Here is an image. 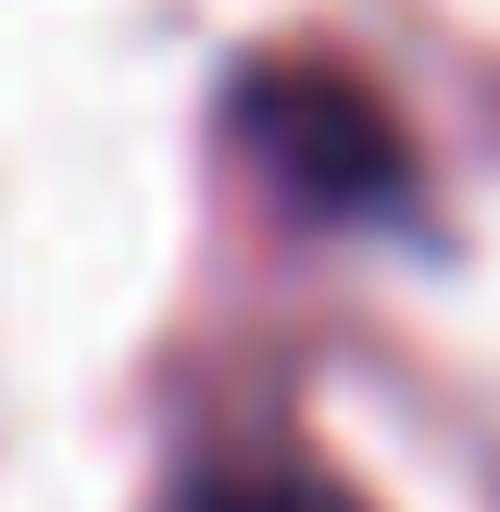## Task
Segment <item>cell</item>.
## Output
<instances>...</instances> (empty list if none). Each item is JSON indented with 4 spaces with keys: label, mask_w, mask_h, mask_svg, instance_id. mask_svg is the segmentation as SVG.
<instances>
[{
    "label": "cell",
    "mask_w": 500,
    "mask_h": 512,
    "mask_svg": "<svg viewBox=\"0 0 500 512\" xmlns=\"http://www.w3.org/2000/svg\"><path fill=\"white\" fill-rule=\"evenodd\" d=\"M225 150L300 225H413L425 213V163L400 138V113L350 63H313V50H275L225 88Z\"/></svg>",
    "instance_id": "6da1fadb"
},
{
    "label": "cell",
    "mask_w": 500,
    "mask_h": 512,
    "mask_svg": "<svg viewBox=\"0 0 500 512\" xmlns=\"http://www.w3.org/2000/svg\"><path fill=\"white\" fill-rule=\"evenodd\" d=\"M163 512H375V500L338 488V475H325L313 450H288V438H225V450H188V463H175Z\"/></svg>",
    "instance_id": "7a4b0ae2"
}]
</instances>
